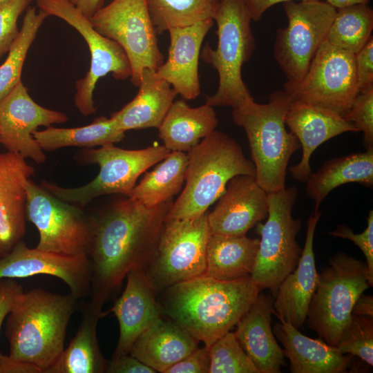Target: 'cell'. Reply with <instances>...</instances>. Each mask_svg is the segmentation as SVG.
<instances>
[{
	"instance_id": "d6a6232c",
	"label": "cell",
	"mask_w": 373,
	"mask_h": 373,
	"mask_svg": "<svg viewBox=\"0 0 373 373\" xmlns=\"http://www.w3.org/2000/svg\"><path fill=\"white\" fill-rule=\"evenodd\" d=\"M187 164V153L171 151L153 170L144 174L129 197L149 207L173 199L182 188Z\"/></svg>"
},
{
	"instance_id": "e575fe53",
	"label": "cell",
	"mask_w": 373,
	"mask_h": 373,
	"mask_svg": "<svg viewBox=\"0 0 373 373\" xmlns=\"http://www.w3.org/2000/svg\"><path fill=\"white\" fill-rule=\"evenodd\" d=\"M373 10L367 4L336 9L327 35L331 45L357 53L372 37Z\"/></svg>"
},
{
	"instance_id": "8d00e7d4",
	"label": "cell",
	"mask_w": 373,
	"mask_h": 373,
	"mask_svg": "<svg viewBox=\"0 0 373 373\" xmlns=\"http://www.w3.org/2000/svg\"><path fill=\"white\" fill-rule=\"evenodd\" d=\"M209 373H259L231 331L209 347Z\"/></svg>"
},
{
	"instance_id": "7a4b0ae2",
	"label": "cell",
	"mask_w": 373,
	"mask_h": 373,
	"mask_svg": "<svg viewBox=\"0 0 373 373\" xmlns=\"http://www.w3.org/2000/svg\"><path fill=\"white\" fill-rule=\"evenodd\" d=\"M260 292L251 277L224 281L205 274L165 289L164 313L210 347L236 325Z\"/></svg>"
},
{
	"instance_id": "8992f818",
	"label": "cell",
	"mask_w": 373,
	"mask_h": 373,
	"mask_svg": "<svg viewBox=\"0 0 373 373\" xmlns=\"http://www.w3.org/2000/svg\"><path fill=\"white\" fill-rule=\"evenodd\" d=\"M213 20L218 45L213 49L206 44L200 57L217 70L219 84L216 93L207 97L205 104L233 109L254 99L242 77V67L255 49L252 20L242 0H220Z\"/></svg>"
},
{
	"instance_id": "d4e9b609",
	"label": "cell",
	"mask_w": 373,
	"mask_h": 373,
	"mask_svg": "<svg viewBox=\"0 0 373 373\" xmlns=\"http://www.w3.org/2000/svg\"><path fill=\"white\" fill-rule=\"evenodd\" d=\"M273 332L283 346L291 373H345L351 365L352 355L303 334L289 323L275 324Z\"/></svg>"
},
{
	"instance_id": "f6af8a7d",
	"label": "cell",
	"mask_w": 373,
	"mask_h": 373,
	"mask_svg": "<svg viewBox=\"0 0 373 373\" xmlns=\"http://www.w3.org/2000/svg\"><path fill=\"white\" fill-rule=\"evenodd\" d=\"M107 373H155V370L130 354L112 357L108 361Z\"/></svg>"
},
{
	"instance_id": "9c48e42d",
	"label": "cell",
	"mask_w": 373,
	"mask_h": 373,
	"mask_svg": "<svg viewBox=\"0 0 373 373\" xmlns=\"http://www.w3.org/2000/svg\"><path fill=\"white\" fill-rule=\"evenodd\" d=\"M298 195L295 186L268 193L267 220L256 224L260 238L256 264L250 276L260 291L268 289L274 295L300 258L303 249L296 237L301 229V221L292 216Z\"/></svg>"
},
{
	"instance_id": "52a82bcc",
	"label": "cell",
	"mask_w": 373,
	"mask_h": 373,
	"mask_svg": "<svg viewBox=\"0 0 373 373\" xmlns=\"http://www.w3.org/2000/svg\"><path fill=\"white\" fill-rule=\"evenodd\" d=\"M369 287L366 264L344 252L336 253L318 274L307 315L309 327L321 340L336 347L355 302Z\"/></svg>"
},
{
	"instance_id": "c3c4849f",
	"label": "cell",
	"mask_w": 373,
	"mask_h": 373,
	"mask_svg": "<svg viewBox=\"0 0 373 373\" xmlns=\"http://www.w3.org/2000/svg\"><path fill=\"white\" fill-rule=\"evenodd\" d=\"M73 5L83 15L90 19L104 6V0H66Z\"/></svg>"
},
{
	"instance_id": "816d5d0a",
	"label": "cell",
	"mask_w": 373,
	"mask_h": 373,
	"mask_svg": "<svg viewBox=\"0 0 373 373\" xmlns=\"http://www.w3.org/2000/svg\"><path fill=\"white\" fill-rule=\"evenodd\" d=\"M10 0H0V6H3V4H5L6 3H7Z\"/></svg>"
},
{
	"instance_id": "ab89813d",
	"label": "cell",
	"mask_w": 373,
	"mask_h": 373,
	"mask_svg": "<svg viewBox=\"0 0 373 373\" xmlns=\"http://www.w3.org/2000/svg\"><path fill=\"white\" fill-rule=\"evenodd\" d=\"M32 0H10L0 6V58L8 52L19 34V17L27 9Z\"/></svg>"
},
{
	"instance_id": "4dcf8cb0",
	"label": "cell",
	"mask_w": 373,
	"mask_h": 373,
	"mask_svg": "<svg viewBox=\"0 0 373 373\" xmlns=\"http://www.w3.org/2000/svg\"><path fill=\"white\" fill-rule=\"evenodd\" d=\"M306 193L315 204V211L335 188L350 182L363 186H373V149L326 161L308 177Z\"/></svg>"
},
{
	"instance_id": "f1b7e54d",
	"label": "cell",
	"mask_w": 373,
	"mask_h": 373,
	"mask_svg": "<svg viewBox=\"0 0 373 373\" xmlns=\"http://www.w3.org/2000/svg\"><path fill=\"white\" fill-rule=\"evenodd\" d=\"M218 118L213 107L192 108L183 99L173 101L159 127V137L170 151L188 152L216 130Z\"/></svg>"
},
{
	"instance_id": "f35d334b",
	"label": "cell",
	"mask_w": 373,
	"mask_h": 373,
	"mask_svg": "<svg viewBox=\"0 0 373 373\" xmlns=\"http://www.w3.org/2000/svg\"><path fill=\"white\" fill-rule=\"evenodd\" d=\"M343 117L363 133L366 150L373 149V90L358 93Z\"/></svg>"
},
{
	"instance_id": "ffe728a7",
	"label": "cell",
	"mask_w": 373,
	"mask_h": 373,
	"mask_svg": "<svg viewBox=\"0 0 373 373\" xmlns=\"http://www.w3.org/2000/svg\"><path fill=\"white\" fill-rule=\"evenodd\" d=\"M285 124L302 147L300 161L289 169L292 178L301 182H305L312 173L310 158L321 144L343 133L358 132L337 113L294 99L286 113Z\"/></svg>"
},
{
	"instance_id": "7dc6e473",
	"label": "cell",
	"mask_w": 373,
	"mask_h": 373,
	"mask_svg": "<svg viewBox=\"0 0 373 373\" xmlns=\"http://www.w3.org/2000/svg\"><path fill=\"white\" fill-rule=\"evenodd\" d=\"M251 20L260 21L263 14L275 4L285 1H307L312 0H242Z\"/></svg>"
},
{
	"instance_id": "ba28073f",
	"label": "cell",
	"mask_w": 373,
	"mask_h": 373,
	"mask_svg": "<svg viewBox=\"0 0 373 373\" xmlns=\"http://www.w3.org/2000/svg\"><path fill=\"white\" fill-rule=\"evenodd\" d=\"M170 152L158 144L139 150L123 149L114 144L86 149L79 153L78 158L82 163L99 166L94 180L77 188H64L46 181L41 185L57 198L82 209L102 195L119 193L129 197L137 178Z\"/></svg>"
},
{
	"instance_id": "1f68e13d",
	"label": "cell",
	"mask_w": 373,
	"mask_h": 373,
	"mask_svg": "<svg viewBox=\"0 0 373 373\" xmlns=\"http://www.w3.org/2000/svg\"><path fill=\"white\" fill-rule=\"evenodd\" d=\"M32 135L43 150L52 151L67 146L91 149L117 143L124 138L125 132L111 117L100 116L86 126L68 128L50 126Z\"/></svg>"
},
{
	"instance_id": "cb8c5ba5",
	"label": "cell",
	"mask_w": 373,
	"mask_h": 373,
	"mask_svg": "<svg viewBox=\"0 0 373 373\" xmlns=\"http://www.w3.org/2000/svg\"><path fill=\"white\" fill-rule=\"evenodd\" d=\"M274 312L272 299L260 292L236 325L235 336L259 373H280L285 366L283 349L271 329Z\"/></svg>"
},
{
	"instance_id": "4fadbf2b",
	"label": "cell",
	"mask_w": 373,
	"mask_h": 373,
	"mask_svg": "<svg viewBox=\"0 0 373 373\" xmlns=\"http://www.w3.org/2000/svg\"><path fill=\"white\" fill-rule=\"evenodd\" d=\"M25 187L26 217L39 233L36 248L65 256L86 255L91 235L90 215L30 179Z\"/></svg>"
},
{
	"instance_id": "7bdbcfd3",
	"label": "cell",
	"mask_w": 373,
	"mask_h": 373,
	"mask_svg": "<svg viewBox=\"0 0 373 373\" xmlns=\"http://www.w3.org/2000/svg\"><path fill=\"white\" fill-rule=\"evenodd\" d=\"M209 347L196 348L191 354L170 367L165 373H209Z\"/></svg>"
},
{
	"instance_id": "ac0fdd59",
	"label": "cell",
	"mask_w": 373,
	"mask_h": 373,
	"mask_svg": "<svg viewBox=\"0 0 373 373\" xmlns=\"http://www.w3.org/2000/svg\"><path fill=\"white\" fill-rule=\"evenodd\" d=\"M267 215L268 193L255 177L239 175L228 182L207 220L211 234L243 236Z\"/></svg>"
},
{
	"instance_id": "8fae6325",
	"label": "cell",
	"mask_w": 373,
	"mask_h": 373,
	"mask_svg": "<svg viewBox=\"0 0 373 373\" xmlns=\"http://www.w3.org/2000/svg\"><path fill=\"white\" fill-rule=\"evenodd\" d=\"M287 26L276 30L274 55L285 84L300 83L321 44L326 40L336 9L325 1L282 3Z\"/></svg>"
},
{
	"instance_id": "ee69618b",
	"label": "cell",
	"mask_w": 373,
	"mask_h": 373,
	"mask_svg": "<svg viewBox=\"0 0 373 373\" xmlns=\"http://www.w3.org/2000/svg\"><path fill=\"white\" fill-rule=\"evenodd\" d=\"M23 287L13 278H0V331Z\"/></svg>"
},
{
	"instance_id": "f546056e",
	"label": "cell",
	"mask_w": 373,
	"mask_h": 373,
	"mask_svg": "<svg viewBox=\"0 0 373 373\" xmlns=\"http://www.w3.org/2000/svg\"><path fill=\"white\" fill-rule=\"evenodd\" d=\"M258 247L259 238L211 234L207 246L204 274L224 281L249 277Z\"/></svg>"
},
{
	"instance_id": "b9f144b4",
	"label": "cell",
	"mask_w": 373,
	"mask_h": 373,
	"mask_svg": "<svg viewBox=\"0 0 373 373\" xmlns=\"http://www.w3.org/2000/svg\"><path fill=\"white\" fill-rule=\"evenodd\" d=\"M359 93L373 90V37L355 54Z\"/></svg>"
},
{
	"instance_id": "7c38bea8",
	"label": "cell",
	"mask_w": 373,
	"mask_h": 373,
	"mask_svg": "<svg viewBox=\"0 0 373 373\" xmlns=\"http://www.w3.org/2000/svg\"><path fill=\"white\" fill-rule=\"evenodd\" d=\"M90 21L99 34L116 41L124 50L135 86H139L144 68L155 71L163 64L146 0H113Z\"/></svg>"
},
{
	"instance_id": "3957f363",
	"label": "cell",
	"mask_w": 373,
	"mask_h": 373,
	"mask_svg": "<svg viewBox=\"0 0 373 373\" xmlns=\"http://www.w3.org/2000/svg\"><path fill=\"white\" fill-rule=\"evenodd\" d=\"M78 300L40 288L21 292L6 317L9 355L45 373L64 350L66 329Z\"/></svg>"
},
{
	"instance_id": "2e32d148",
	"label": "cell",
	"mask_w": 373,
	"mask_h": 373,
	"mask_svg": "<svg viewBox=\"0 0 373 373\" xmlns=\"http://www.w3.org/2000/svg\"><path fill=\"white\" fill-rule=\"evenodd\" d=\"M68 119L65 113L36 103L20 82L0 101V143L10 153L44 163L46 156L32 133L41 126L48 127Z\"/></svg>"
},
{
	"instance_id": "277c9868",
	"label": "cell",
	"mask_w": 373,
	"mask_h": 373,
	"mask_svg": "<svg viewBox=\"0 0 373 373\" xmlns=\"http://www.w3.org/2000/svg\"><path fill=\"white\" fill-rule=\"evenodd\" d=\"M291 100L287 91L277 90L266 104L251 99L232 109L233 122L246 133L256 182L268 193L286 187L289 159L300 146L295 135L286 128L285 116Z\"/></svg>"
},
{
	"instance_id": "d6986e66",
	"label": "cell",
	"mask_w": 373,
	"mask_h": 373,
	"mask_svg": "<svg viewBox=\"0 0 373 373\" xmlns=\"http://www.w3.org/2000/svg\"><path fill=\"white\" fill-rule=\"evenodd\" d=\"M126 285L120 297L108 312L116 316L119 335L112 357L127 354L139 336L162 318L157 301V290L144 269H133L126 275Z\"/></svg>"
},
{
	"instance_id": "bcb514c9",
	"label": "cell",
	"mask_w": 373,
	"mask_h": 373,
	"mask_svg": "<svg viewBox=\"0 0 373 373\" xmlns=\"http://www.w3.org/2000/svg\"><path fill=\"white\" fill-rule=\"evenodd\" d=\"M0 373H41V371L33 364L0 353Z\"/></svg>"
},
{
	"instance_id": "7402d4cb",
	"label": "cell",
	"mask_w": 373,
	"mask_h": 373,
	"mask_svg": "<svg viewBox=\"0 0 373 373\" xmlns=\"http://www.w3.org/2000/svg\"><path fill=\"white\" fill-rule=\"evenodd\" d=\"M321 212L315 211L308 220L305 246L299 261L280 284L273 301L274 314L280 322L297 329L307 319L309 305L315 292L318 273L316 268L314 239Z\"/></svg>"
},
{
	"instance_id": "4316f807",
	"label": "cell",
	"mask_w": 373,
	"mask_h": 373,
	"mask_svg": "<svg viewBox=\"0 0 373 373\" xmlns=\"http://www.w3.org/2000/svg\"><path fill=\"white\" fill-rule=\"evenodd\" d=\"M178 94L155 71L144 68L139 90L133 100L111 117L120 130L159 128Z\"/></svg>"
},
{
	"instance_id": "5bb4252c",
	"label": "cell",
	"mask_w": 373,
	"mask_h": 373,
	"mask_svg": "<svg viewBox=\"0 0 373 373\" xmlns=\"http://www.w3.org/2000/svg\"><path fill=\"white\" fill-rule=\"evenodd\" d=\"M292 99L331 110L344 117L359 93L355 54L321 44L302 81L284 84Z\"/></svg>"
},
{
	"instance_id": "681fc988",
	"label": "cell",
	"mask_w": 373,
	"mask_h": 373,
	"mask_svg": "<svg viewBox=\"0 0 373 373\" xmlns=\"http://www.w3.org/2000/svg\"><path fill=\"white\" fill-rule=\"evenodd\" d=\"M352 314L373 317V297L362 294L355 302Z\"/></svg>"
},
{
	"instance_id": "836d02e7",
	"label": "cell",
	"mask_w": 373,
	"mask_h": 373,
	"mask_svg": "<svg viewBox=\"0 0 373 373\" xmlns=\"http://www.w3.org/2000/svg\"><path fill=\"white\" fill-rule=\"evenodd\" d=\"M220 0H146L157 34L213 19Z\"/></svg>"
},
{
	"instance_id": "484cf974",
	"label": "cell",
	"mask_w": 373,
	"mask_h": 373,
	"mask_svg": "<svg viewBox=\"0 0 373 373\" xmlns=\"http://www.w3.org/2000/svg\"><path fill=\"white\" fill-rule=\"evenodd\" d=\"M104 304L90 298L79 305L81 322L75 336L45 373H104L108 365L97 341V327Z\"/></svg>"
},
{
	"instance_id": "6da1fadb",
	"label": "cell",
	"mask_w": 373,
	"mask_h": 373,
	"mask_svg": "<svg viewBox=\"0 0 373 373\" xmlns=\"http://www.w3.org/2000/svg\"><path fill=\"white\" fill-rule=\"evenodd\" d=\"M173 203L149 207L126 196L90 215V298L104 304L131 270L145 269Z\"/></svg>"
},
{
	"instance_id": "9a60e30c",
	"label": "cell",
	"mask_w": 373,
	"mask_h": 373,
	"mask_svg": "<svg viewBox=\"0 0 373 373\" xmlns=\"http://www.w3.org/2000/svg\"><path fill=\"white\" fill-rule=\"evenodd\" d=\"M39 10L57 17L74 28L84 38L90 54L89 70L75 82L74 102L84 116L94 114L93 92L98 80L109 73L117 80L131 76V67L122 48L115 41L99 34L89 19L66 0H36Z\"/></svg>"
},
{
	"instance_id": "30bf717a",
	"label": "cell",
	"mask_w": 373,
	"mask_h": 373,
	"mask_svg": "<svg viewBox=\"0 0 373 373\" xmlns=\"http://www.w3.org/2000/svg\"><path fill=\"white\" fill-rule=\"evenodd\" d=\"M207 211L186 219H166L145 267L159 291L205 274L210 229Z\"/></svg>"
},
{
	"instance_id": "44dd1931",
	"label": "cell",
	"mask_w": 373,
	"mask_h": 373,
	"mask_svg": "<svg viewBox=\"0 0 373 373\" xmlns=\"http://www.w3.org/2000/svg\"><path fill=\"white\" fill-rule=\"evenodd\" d=\"M35 169L15 153H0V258L22 240L26 229V182Z\"/></svg>"
},
{
	"instance_id": "d590c367",
	"label": "cell",
	"mask_w": 373,
	"mask_h": 373,
	"mask_svg": "<svg viewBox=\"0 0 373 373\" xmlns=\"http://www.w3.org/2000/svg\"><path fill=\"white\" fill-rule=\"evenodd\" d=\"M48 15L35 7L26 10L22 26L12 42L8 55L0 66V101L21 81L23 65L28 51Z\"/></svg>"
},
{
	"instance_id": "5b68a950",
	"label": "cell",
	"mask_w": 373,
	"mask_h": 373,
	"mask_svg": "<svg viewBox=\"0 0 373 373\" xmlns=\"http://www.w3.org/2000/svg\"><path fill=\"white\" fill-rule=\"evenodd\" d=\"M185 186L166 219H186L207 212L224 193L228 182L239 175L256 178L252 161L231 137L213 131L187 152Z\"/></svg>"
},
{
	"instance_id": "60d3db41",
	"label": "cell",
	"mask_w": 373,
	"mask_h": 373,
	"mask_svg": "<svg viewBox=\"0 0 373 373\" xmlns=\"http://www.w3.org/2000/svg\"><path fill=\"white\" fill-rule=\"evenodd\" d=\"M329 234L334 237L348 239L352 241L362 251L366 259V266L370 287L373 286V211H369L366 229L361 233H354L346 225H339Z\"/></svg>"
},
{
	"instance_id": "e0dca14e",
	"label": "cell",
	"mask_w": 373,
	"mask_h": 373,
	"mask_svg": "<svg viewBox=\"0 0 373 373\" xmlns=\"http://www.w3.org/2000/svg\"><path fill=\"white\" fill-rule=\"evenodd\" d=\"M48 275L60 278L77 299L90 294L91 272L86 254L65 256L29 248L20 241L0 258V278Z\"/></svg>"
},
{
	"instance_id": "f907efd6",
	"label": "cell",
	"mask_w": 373,
	"mask_h": 373,
	"mask_svg": "<svg viewBox=\"0 0 373 373\" xmlns=\"http://www.w3.org/2000/svg\"><path fill=\"white\" fill-rule=\"evenodd\" d=\"M326 2L336 9L356 5V4H369L370 0H321Z\"/></svg>"
},
{
	"instance_id": "603a6c76",
	"label": "cell",
	"mask_w": 373,
	"mask_h": 373,
	"mask_svg": "<svg viewBox=\"0 0 373 373\" xmlns=\"http://www.w3.org/2000/svg\"><path fill=\"white\" fill-rule=\"evenodd\" d=\"M213 25V19L169 29L170 45L166 61L155 70L184 99L200 94L198 60L203 40Z\"/></svg>"
},
{
	"instance_id": "74e56055",
	"label": "cell",
	"mask_w": 373,
	"mask_h": 373,
	"mask_svg": "<svg viewBox=\"0 0 373 373\" xmlns=\"http://www.w3.org/2000/svg\"><path fill=\"white\" fill-rule=\"evenodd\" d=\"M343 354L357 356L373 365V317L352 314L337 345Z\"/></svg>"
},
{
	"instance_id": "83f0119b",
	"label": "cell",
	"mask_w": 373,
	"mask_h": 373,
	"mask_svg": "<svg viewBox=\"0 0 373 373\" xmlns=\"http://www.w3.org/2000/svg\"><path fill=\"white\" fill-rule=\"evenodd\" d=\"M198 341L173 321L160 318L133 343L128 354L165 373L198 347Z\"/></svg>"
}]
</instances>
